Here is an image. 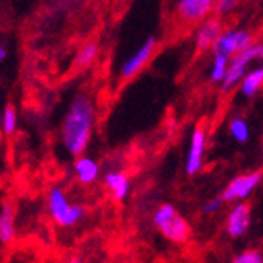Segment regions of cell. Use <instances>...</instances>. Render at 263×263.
Returning <instances> with one entry per match:
<instances>
[{"mask_svg": "<svg viewBox=\"0 0 263 263\" xmlns=\"http://www.w3.org/2000/svg\"><path fill=\"white\" fill-rule=\"evenodd\" d=\"M216 0H178L177 14L184 24H200L214 11Z\"/></svg>", "mask_w": 263, "mask_h": 263, "instance_id": "cell-10", "label": "cell"}, {"mask_svg": "<svg viewBox=\"0 0 263 263\" xmlns=\"http://www.w3.org/2000/svg\"><path fill=\"white\" fill-rule=\"evenodd\" d=\"M229 131L238 143H245L249 139V125L245 118L241 117H235L229 125Z\"/></svg>", "mask_w": 263, "mask_h": 263, "instance_id": "cell-17", "label": "cell"}, {"mask_svg": "<svg viewBox=\"0 0 263 263\" xmlns=\"http://www.w3.org/2000/svg\"><path fill=\"white\" fill-rule=\"evenodd\" d=\"M263 85V66L255 68L249 73H246V76L243 78L241 84H240V95L248 100L254 98L258 88Z\"/></svg>", "mask_w": 263, "mask_h": 263, "instance_id": "cell-15", "label": "cell"}, {"mask_svg": "<svg viewBox=\"0 0 263 263\" xmlns=\"http://www.w3.org/2000/svg\"><path fill=\"white\" fill-rule=\"evenodd\" d=\"M17 128V112L13 104H7L2 114V131L5 136H13Z\"/></svg>", "mask_w": 263, "mask_h": 263, "instance_id": "cell-19", "label": "cell"}, {"mask_svg": "<svg viewBox=\"0 0 263 263\" xmlns=\"http://www.w3.org/2000/svg\"><path fill=\"white\" fill-rule=\"evenodd\" d=\"M98 52H100V47H98L97 43L90 41V43L84 44L81 47V51L78 52V55H76V65L78 66H88L90 63L95 62Z\"/></svg>", "mask_w": 263, "mask_h": 263, "instance_id": "cell-18", "label": "cell"}, {"mask_svg": "<svg viewBox=\"0 0 263 263\" xmlns=\"http://www.w3.org/2000/svg\"><path fill=\"white\" fill-rule=\"evenodd\" d=\"M240 4V0H216V5H214V13L216 16H227L230 14Z\"/></svg>", "mask_w": 263, "mask_h": 263, "instance_id": "cell-21", "label": "cell"}, {"mask_svg": "<svg viewBox=\"0 0 263 263\" xmlns=\"http://www.w3.org/2000/svg\"><path fill=\"white\" fill-rule=\"evenodd\" d=\"M16 236V213L11 203H4L0 211V241L4 246L13 243Z\"/></svg>", "mask_w": 263, "mask_h": 263, "instance_id": "cell-14", "label": "cell"}, {"mask_svg": "<svg viewBox=\"0 0 263 263\" xmlns=\"http://www.w3.org/2000/svg\"><path fill=\"white\" fill-rule=\"evenodd\" d=\"M73 171H74V177L81 184H93L100 178V164L95 161L90 156L81 155L76 158L74 164H73Z\"/></svg>", "mask_w": 263, "mask_h": 263, "instance_id": "cell-13", "label": "cell"}, {"mask_svg": "<svg viewBox=\"0 0 263 263\" xmlns=\"http://www.w3.org/2000/svg\"><path fill=\"white\" fill-rule=\"evenodd\" d=\"M232 263H263V254L257 249H245L232 258Z\"/></svg>", "mask_w": 263, "mask_h": 263, "instance_id": "cell-20", "label": "cell"}, {"mask_svg": "<svg viewBox=\"0 0 263 263\" xmlns=\"http://www.w3.org/2000/svg\"><path fill=\"white\" fill-rule=\"evenodd\" d=\"M205 150H206V133L202 126H197L193 131V134H191V142L184 161V172L189 177H194L202 171Z\"/></svg>", "mask_w": 263, "mask_h": 263, "instance_id": "cell-7", "label": "cell"}, {"mask_svg": "<svg viewBox=\"0 0 263 263\" xmlns=\"http://www.w3.org/2000/svg\"><path fill=\"white\" fill-rule=\"evenodd\" d=\"M224 203L226 202L222 200V197H214V199H211V200H208V202L203 203L202 211H203V214H208V216H211V214L219 213Z\"/></svg>", "mask_w": 263, "mask_h": 263, "instance_id": "cell-22", "label": "cell"}, {"mask_svg": "<svg viewBox=\"0 0 263 263\" xmlns=\"http://www.w3.org/2000/svg\"><path fill=\"white\" fill-rule=\"evenodd\" d=\"M95 126V104L87 95H78L71 101L60 126V139L71 156L85 153Z\"/></svg>", "mask_w": 263, "mask_h": 263, "instance_id": "cell-1", "label": "cell"}, {"mask_svg": "<svg viewBox=\"0 0 263 263\" xmlns=\"http://www.w3.org/2000/svg\"><path fill=\"white\" fill-rule=\"evenodd\" d=\"M156 38L155 36H148L143 44L139 47V49L122 65L120 68V78L122 79H131L136 74H139L140 71L147 66V63L152 60L155 51H156Z\"/></svg>", "mask_w": 263, "mask_h": 263, "instance_id": "cell-8", "label": "cell"}, {"mask_svg": "<svg viewBox=\"0 0 263 263\" xmlns=\"http://www.w3.org/2000/svg\"><path fill=\"white\" fill-rule=\"evenodd\" d=\"M8 57V49H7V44L2 43L0 44V62H5Z\"/></svg>", "mask_w": 263, "mask_h": 263, "instance_id": "cell-23", "label": "cell"}, {"mask_svg": "<svg viewBox=\"0 0 263 263\" xmlns=\"http://www.w3.org/2000/svg\"><path fill=\"white\" fill-rule=\"evenodd\" d=\"M47 213L52 222L59 227L69 229L78 226L87 214V210L82 203L71 202L65 191L60 186H52L46 197Z\"/></svg>", "mask_w": 263, "mask_h": 263, "instance_id": "cell-3", "label": "cell"}, {"mask_svg": "<svg viewBox=\"0 0 263 263\" xmlns=\"http://www.w3.org/2000/svg\"><path fill=\"white\" fill-rule=\"evenodd\" d=\"M65 263H82V260L79 257H71L69 260H66Z\"/></svg>", "mask_w": 263, "mask_h": 263, "instance_id": "cell-24", "label": "cell"}, {"mask_svg": "<svg viewBox=\"0 0 263 263\" xmlns=\"http://www.w3.org/2000/svg\"><path fill=\"white\" fill-rule=\"evenodd\" d=\"M153 224L158 232L175 245H186L193 235V227L172 203H161L153 213Z\"/></svg>", "mask_w": 263, "mask_h": 263, "instance_id": "cell-2", "label": "cell"}, {"mask_svg": "<svg viewBox=\"0 0 263 263\" xmlns=\"http://www.w3.org/2000/svg\"><path fill=\"white\" fill-rule=\"evenodd\" d=\"M252 221V208L251 205L245 202H236L232 205L226 216V233L230 238H241L248 233Z\"/></svg>", "mask_w": 263, "mask_h": 263, "instance_id": "cell-6", "label": "cell"}, {"mask_svg": "<svg viewBox=\"0 0 263 263\" xmlns=\"http://www.w3.org/2000/svg\"><path fill=\"white\" fill-rule=\"evenodd\" d=\"M263 181V172L254 171L248 174H241L229 181V184L222 191V200L226 203H236V202H245L248 200L254 191L260 186Z\"/></svg>", "mask_w": 263, "mask_h": 263, "instance_id": "cell-5", "label": "cell"}, {"mask_svg": "<svg viewBox=\"0 0 263 263\" xmlns=\"http://www.w3.org/2000/svg\"><path fill=\"white\" fill-rule=\"evenodd\" d=\"M222 22L219 16H211L206 17L199 24V27L196 30L194 36V44H196V52L203 54L208 49H213L214 43L218 41V38L222 33Z\"/></svg>", "mask_w": 263, "mask_h": 263, "instance_id": "cell-11", "label": "cell"}, {"mask_svg": "<svg viewBox=\"0 0 263 263\" xmlns=\"http://www.w3.org/2000/svg\"><path fill=\"white\" fill-rule=\"evenodd\" d=\"M258 59H263V43H252L251 46H248L246 49H243L241 52L235 54L230 59L227 76L222 81L221 88L224 91H229L235 85L241 84L243 78L246 76V66L251 62L258 60Z\"/></svg>", "mask_w": 263, "mask_h": 263, "instance_id": "cell-4", "label": "cell"}, {"mask_svg": "<svg viewBox=\"0 0 263 263\" xmlns=\"http://www.w3.org/2000/svg\"><path fill=\"white\" fill-rule=\"evenodd\" d=\"M229 65H230V57L229 55L214 52L213 63H211V69H210V81L213 84H222V81L227 76Z\"/></svg>", "mask_w": 263, "mask_h": 263, "instance_id": "cell-16", "label": "cell"}, {"mask_svg": "<svg viewBox=\"0 0 263 263\" xmlns=\"http://www.w3.org/2000/svg\"><path fill=\"white\" fill-rule=\"evenodd\" d=\"M252 36L249 32L246 30H226L221 33V36L218 38V41L213 46V52L216 54H226L230 59L241 52L243 49H246L248 46H251Z\"/></svg>", "mask_w": 263, "mask_h": 263, "instance_id": "cell-9", "label": "cell"}, {"mask_svg": "<svg viewBox=\"0 0 263 263\" xmlns=\"http://www.w3.org/2000/svg\"><path fill=\"white\" fill-rule=\"evenodd\" d=\"M104 184L114 200L117 202H125L131 193V180L126 174L110 171L104 175Z\"/></svg>", "mask_w": 263, "mask_h": 263, "instance_id": "cell-12", "label": "cell"}]
</instances>
